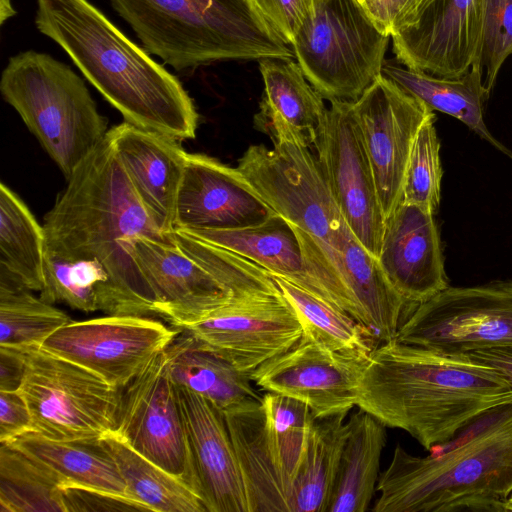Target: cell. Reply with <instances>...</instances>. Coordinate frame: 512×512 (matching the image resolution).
Returning <instances> with one entry per match:
<instances>
[{
    "instance_id": "7",
    "label": "cell",
    "mask_w": 512,
    "mask_h": 512,
    "mask_svg": "<svg viewBox=\"0 0 512 512\" xmlns=\"http://www.w3.org/2000/svg\"><path fill=\"white\" fill-rule=\"evenodd\" d=\"M0 91L66 180L109 131L84 80L49 54L27 50L12 56Z\"/></svg>"
},
{
    "instance_id": "8",
    "label": "cell",
    "mask_w": 512,
    "mask_h": 512,
    "mask_svg": "<svg viewBox=\"0 0 512 512\" xmlns=\"http://www.w3.org/2000/svg\"><path fill=\"white\" fill-rule=\"evenodd\" d=\"M236 168L275 213L319 244L345 282L342 253L354 235L309 147L294 142H278L271 149L251 145Z\"/></svg>"
},
{
    "instance_id": "27",
    "label": "cell",
    "mask_w": 512,
    "mask_h": 512,
    "mask_svg": "<svg viewBox=\"0 0 512 512\" xmlns=\"http://www.w3.org/2000/svg\"><path fill=\"white\" fill-rule=\"evenodd\" d=\"M385 444L383 423L361 408L350 416L325 512L368 509L377 487Z\"/></svg>"
},
{
    "instance_id": "15",
    "label": "cell",
    "mask_w": 512,
    "mask_h": 512,
    "mask_svg": "<svg viewBox=\"0 0 512 512\" xmlns=\"http://www.w3.org/2000/svg\"><path fill=\"white\" fill-rule=\"evenodd\" d=\"M250 376L301 339L300 318L282 292L231 301L176 327Z\"/></svg>"
},
{
    "instance_id": "46",
    "label": "cell",
    "mask_w": 512,
    "mask_h": 512,
    "mask_svg": "<svg viewBox=\"0 0 512 512\" xmlns=\"http://www.w3.org/2000/svg\"><path fill=\"white\" fill-rule=\"evenodd\" d=\"M465 355L496 371L512 388V345L479 349Z\"/></svg>"
},
{
    "instance_id": "22",
    "label": "cell",
    "mask_w": 512,
    "mask_h": 512,
    "mask_svg": "<svg viewBox=\"0 0 512 512\" xmlns=\"http://www.w3.org/2000/svg\"><path fill=\"white\" fill-rule=\"evenodd\" d=\"M434 216L401 202L385 220L378 261L406 304L416 306L450 286Z\"/></svg>"
},
{
    "instance_id": "48",
    "label": "cell",
    "mask_w": 512,
    "mask_h": 512,
    "mask_svg": "<svg viewBox=\"0 0 512 512\" xmlns=\"http://www.w3.org/2000/svg\"><path fill=\"white\" fill-rule=\"evenodd\" d=\"M504 512H512V493L504 503Z\"/></svg>"
},
{
    "instance_id": "19",
    "label": "cell",
    "mask_w": 512,
    "mask_h": 512,
    "mask_svg": "<svg viewBox=\"0 0 512 512\" xmlns=\"http://www.w3.org/2000/svg\"><path fill=\"white\" fill-rule=\"evenodd\" d=\"M482 0H426L415 21L393 35L402 65L444 78H459L478 66Z\"/></svg>"
},
{
    "instance_id": "38",
    "label": "cell",
    "mask_w": 512,
    "mask_h": 512,
    "mask_svg": "<svg viewBox=\"0 0 512 512\" xmlns=\"http://www.w3.org/2000/svg\"><path fill=\"white\" fill-rule=\"evenodd\" d=\"M262 401L277 457L290 488L313 421L307 404L295 398L267 392Z\"/></svg>"
},
{
    "instance_id": "30",
    "label": "cell",
    "mask_w": 512,
    "mask_h": 512,
    "mask_svg": "<svg viewBox=\"0 0 512 512\" xmlns=\"http://www.w3.org/2000/svg\"><path fill=\"white\" fill-rule=\"evenodd\" d=\"M122 476L128 497L156 512H207L193 488L112 432L100 439Z\"/></svg>"
},
{
    "instance_id": "29",
    "label": "cell",
    "mask_w": 512,
    "mask_h": 512,
    "mask_svg": "<svg viewBox=\"0 0 512 512\" xmlns=\"http://www.w3.org/2000/svg\"><path fill=\"white\" fill-rule=\"evenodd\" d=\"M165 352L175 385L186 387L223 411L248 398L262 399L248 375L186 332L181 331Z\"/></svg>"
},
{
    "instance_id": "44",
    "label": "cell",
    "mask_w": 512,
    "mask_h": 512,
    "mask_svg": "<svg viewBox=\"0 0 512 512\" xmlns=\"http://www.w3.org/2000/svg\"><path fill=\"white\" fill-rule=\"evenodd\" d=\"M29 431L32 418L20 391H0V443H10Z\"/></svg>"
},
{
    "instance_id": "28",
    "label": "cell",
    "mask_w": 512,
    "mask_h": 512,
    "mask_svg": "<svg viewBox=\"0 0 512 512\" xmlns=\"http://www.w3.org/2000/svg\"><path fill=\"white\" fill-rule=\"evenodd\" d=\"M7 444L43 466L62 488L82 487L128 497L125 482L100 440H51L29 431Z\"/></svg>"
},
{
    "instance_id": "47",
    "label": "cell",
    "mask_w": 512,
    "mask_h": 512,
    "mask_svg": "<svg viewBox=\"0 0 512 512\" xmlns=\"http://www.w3.org/2000/svg\"><path fill=\"white\" fill-rule=\"evenodd\" d=\"M16 11L13 9L10 0H0V24L3 25L4 22L15 16Z\"/></svg>"
},
{
    "instance_id": "45",
    "label": "cell",
    "mask_w": 512,
    "mask_h": 512,
    "mask_svg": "<svg viewBox=\"0 0 512 512\" xmlns=\"http://www.w3.org/2000/svg\"><path fill=\"white\" fill-rule=\"evenodd\" d=\"M26 369L23 349L0 346V391L19 390Z\"/></svg>"
},
{
    "instance_id": "34",
    "label": "cell",
    "mask_w": 512,
    "mask_h": 512,
    "mask_svg": "<svg viewBox=\"0 0 512 512\" xmlns=\"http://www.w3.org/2000/svg\"><path fill=\"white\" fill-rule=\"evenodd\" d=\"M273 278L297 312L303 331L327 348L364 356L375 348L372 333L348 313L282 277Z\"/></svg>"
},
{
    "instance_id": "35",
    "label": "cell",
    "mask_w": 512,
    "mask_h": 512,
    "mask_svg": "<svg viewBox=\"0 0 512 512\" xmlns=\"http://www.w3.org/2000/svg\"><path fill=\"white\" fill-rule=\"evenodd\" d=\"M40 298L49 304L61 302L86 313L101 310L117 315L108 275L94 261L66 260L45 252Z\"/></svg>"
},
{
    "instance_id": "17",
    "label": "cell",
    "mask_w": 512,
    "mask_h": 512,
    "mask_svg": "<svg viewBox=\"0 0 512 512\" xmlns=\"http://www.w3.org/2000/svg\"><path fill=\"white\" fill-rule=\"evenodd\" d=\"M115 433L194 490L178 392L168 372L165 350L123 389Z\"/></svg>"
},
{
    "instance_id": "42",
    "label": "cell",
    "mask_w": 512,
    "mask_h": 512,
    "mask_svg": "<svg viewBox=\"0 0 512 512\" xmlns=\"http://www.w3.org/2000/svg\"><path fill=\"white\" fill-rule=\"evenodd\" d=\"M377 28L392 37L410 26L426 0H357Z\"/></svg>"
},
{
    "instance_id": "20",
    "label": "cell",
    "mask_w": 512,
    "mask_h": 512,
    "mask_svg": "<svg viewBox=\"0 0 512 512\" xmlns=\"http://www.w3.org/2000/svg\"><path fill=\"white\" fill-rule=\"evenodd\" d=\"M275 214L237 168L187 152L174 230L240 229L261 224Z\"/></svg>"
},
{
    "instance_id": "25",
    "label": "cell",
    "mask_w": 512,
    "mask_h": 512,
    "mask_svg": "<svg viewBox=\"0 0 512 512\" xmlns=\"http://www.w3.org/2000/svg\"><path fill=\"white\" fill-rule=\"evenodd\" d=\"M264 93L254 127L272 143L294 142L310 147L327 107L292 59L259 60Z\"/></svg>"
},
{
    "instance_id": "3",
    "label": "cell",
    "mask_w": 512,
    "mask_h": 512,
    "mask_svg": "<svg viewBox=\"0 0 512 512\" xmlns=\"http://www.w3.org/2000/svg\"><path fill=\"white\" fill-rule=\"evenodd\" d=\"M35 25L56 42L125 122L179 141L194 139L195 104L179 79L89 0H36Z\"/></svg>"
},
{
    "instance_id": "12",
    "label": "cell",
    "mask_w": 512,
    "mask_h": 512,
    "mask_svg": "<svg viewBox=\"0 0 512 512\" xmlns=\"http://www.w3.org/2000/svg\"><path fill=\"white\" fill-rule=\"evenodd\" d=\"M181 231L238 253L361 323L360 311L338 269L310 235L280 215L240 229Z\"/></svg>"
},
{
    "instance_id": "21",
    "label": "cell",
    "mask_w": 512,
    "mask_h": 512,
    "mask_svg": "<svg viewBox=\"0 0 512 512\" xmlns=\"http://www.w3.org/2000/svg\"><path fill=\"white\" fill-rule=\"evenodd\" d=\"M193 487L207 512H249L244 483L223 410L176 385Z\"/></svg>"
},
{
    "instance_id": "5",
    "label": "cell",
    "mask_w": 512,
    "mask_h": 512,
    "mask_svg": "<svg viewBox=\"0 0 512 512\" xmlns=\"http://www.w3.org/2000/svg\"><path fill=\"white\" fill-rule=\"evenodd\" d=\"M143 48L177 71L219 61L292 59L248 0H110Z\"/></svg>"
},
{
    "instance_id": "14",
    "label": "cell",
    "mask_w": 512,
    "mask_h": 512,
    "mask_svg": "<svg viewBox=\"0 0 512 512\" xmlns=\"http://www.w3.org/2000/svg\"><path fill=\"white\" fill-rule=\"evenodd\" d=\"M312 145L352 234L378 259L385 217L353 102H330Z\"/></svg>"
},
{
    "instance_id": "11",
    "label": "cell",
    "mask_w": 512,
    "mask_h": 512,
    "mask_svg": "<svg viewBox=\"0 0 512 512\" xmlns=\"http://www.w3.org/2000/svg\"><path fill=\"white\" fill-rule=\"evenodd\" d=\"M394 340L446 355L512 345V280L447 287L416 305Z\"/></svg>"
},
{
    "instance_id": "1",
    "label": "cell",
    "mask_w": 512,
    "mask_h": 512,
    "mask_svg": "<svg viewBox=\"0 0 512 512\" xmlns=\"http://www.w3.org/2000/svg\"><path fill=\"white\" fill-rule=\"evenodd\" d=\"M45 252L97 262L108 275L117 315H157V300L131 240L165 241L125 173L109 131L67 180L44 217Z\"/></svg>"
},
{
    "instance_id": "2",
    "label": "cell",
    "mask_w": 512,
    "mask_h": 512,
    "mask_svg": "<svg viewBox=\"0 0 512 512\" xmlns=\"http://www.w3.org/2000/svg\"><path fill=\"white\" fill-rule=\"evenodd\" d=\"M357 406L404 430L426 450L446 443L487 410L512 402V388L465 354L446 355L395 340L369 354Z\"/></svg>"
},
{
    "instance_id": "13",
    "label": "cell",
    "mask_w": 512,
    "mask_h": 512,
    "mask_svg": "<svg viewBox=\"0 0 512 512\" xmlns=\"http://www.w3.org/2000/svg\"><path fill=\"white\" fill-rule=\"evenodd\" d=\"M181 333L149 316L108 315L71 321L41 348L126 388Z\"/></svg>"
},
{
    "instance_id": "32",
    "label": "cell",
    "mask_w": 512,
    "mask_h": 512,
    "mask_svg": "<svg viewBox=\"0 0 512 512\" xmlns=\"http://www.w3.org/2000/svg\"><path fill=\"white\" fill-rule=\"evenodd\" d=\"M345 283L361 314V324L379 341L394 340L405 301L384 274L379 261L354 237L344 247Z\"/></svg>"
},
{
    "instance_id": "9",
    "label": "cell",
    "mask_w": 512,
    "mask_h": 512,
    "mask_svg": "<svg viewBox=\"0 0 512 512\" xmlns=\"http://www.w3.org/2000/svg\"><path fill=\"white\" fill-rule=\"evenodd\" d=\"M388 41L357 0H322L291 48L324 99L354 102L381 74Z\"/></svg>"
},
{
    "instance_id": "33",
    "label": "cell",
    "mask_w": 512,
    "mask_h": 512,
    "mask_svg": "<svg viewBox=\"0 0 512 512\" xmlns=\"http://www.w3.org/2000/svg\"><path fill=\"white\" fill-rule=\"evenodd\" d=\"M347 414L311 422L293 477L289 512H325L336 466L347 434Z\"/></svg>"
},
{
    "instance_id": "43",
    "label": "cell",
    "mask_w": 512,
    "mask_h": 512,
    "mask_svg": "<svg viewBox=\"0 0 512 512\" xmlns=\"http://www.w3.org/2000/svg\"><path fill=\"white\" fill-rule=\"evenodd\" d=\"M63 499L66 512L148 511L125 495L82 487H63Z\"/></svg>"
},
{
    "instance_id": "37",
    "label": "cell",
    "mask_w": 512,
    "mask_h": 512,
    "mask_svg": "<svg viewBox=\"0 0 512 512\" xmlns=\"http://www.w3.org/2000/svg\"><path fill=\"white\" fill-rule=\"evenodd\" d=\"M71 321L65 312L34 296L31 290L0 280V346L41 347Z\"/></svg>"
},
{
    "instance_id": "36",
    "label": "cell",
    "mask_w": 512,
    "mask_h": 512,
    "mask_svg": "<svg viewBox=\"0 0 512 512\" xmlns=\"http://www.w3.org/2000/svg\"><path fill=\"white\" fill-rule=\"evenodd\" d=\"M0 512H66L58 480L8 444L0 446Z\"/></svg>"
},
{
    "instance_id": "23",
    "label": "cell",
    "mask_w": 512,
    "mask_h": 512,
    "mask_svg": "<svg viewBox=\"0 0 512 512\" xmlns=\"http://www.w3.org/2000/svg\"><path fill=\"white\" fill-rule=\"evenodd\" d=\"M109 134L142 205L163 234L173 231L187 155L180 141L127 122L114 126Z\"/></svg>"
},
{
    "instance_id": "10",
    "label": "cell",
    "mask_w": 512,
    "mask_h": 512,
    "mask_svg": "<svg viewBox=\"0 0 512 512\" xmlns=\"http://www.w3.org/2000/svg\"><path fill=\"white\" fill-rule=\"evenodd\" d=\"M23 350L26 369L19 391L33 432L51 440L97 441L116 431L123 389L41 347Z\"/></svg>"
},
{
    "instance_id": "16",
    "label": "cell",
    "mask_w": 512,
    "mask_h": 512,
    "mask_svg": "<svg viewBox=\"0 0 512 512\" xmlns=\"http://www.w3.org/2000/svg\"><path fill=\"white\" fill-rule=\"evenodd\" d=\"M353 111L386 220L401 203L416 135L435 113L383 74L353 102Z\"/></svg>"
},
{
    "instance_id": "18",
    "label": "cell",
    "mask_w": 512,
    "mask_h": 512,
    "mask_svg": "<svg viewBox=\"0 0 512 512\" xmlns=\"http://www.w3.org/2000/svg\"><path fill=\"white\" fill-rule=\"evenodd\" d=\"M368 356L332 351L303 331L297 344L249 378L267 392L304 402L313 418L321 419L357 406L356 386Z\"/></svg>"
},
{
    "instance_id": "41",
    "label": "cell",
    "mask_w": 512,
    "mask_h": 512,
    "mask_svg": "<svg viewBox=\"0 0 512 512\" xmlns=\"http://www.w3.org/2000/svg\"><path fill=\"white\" fill-rule=\"evenodd\" d=\"M322 0H248L251 7L284 43L291 46L305 21Z\"/></svg>"
},
{
    "instance_id": "24",
    "label": "cell",
    "mask_w": 512,
    "mask_h": 512,
    "mask_svg": "<svg viewBox=\"0 0 512 512\" xmlns=\"http://www.w3.org/2000/svg\"><path fill=\"white\" fill-rule=\"evenodd\" d=\"M223 412L249 512H289V486L269 432L262 399L248 398Z\"/></svg>"
},
{
    "instance_id": "31",
    "label": "cell",
    "mask_w": 512,
    "mask_h": 512,
    "mask_svg": "<svg viewBox=\"0 0 512 512\" xmlns=\"http://www.w3.org/2000/svg\"><path fill=\"white\" fill-rule=\"evenodd\" d=\"M45 232L7 185H0V280L41 291L44 286Z\"/></svg>"
},
{
    "instance_id": "40",
    "label": "cell",
    "mask_w": 512,
    "mask_h": 512,
    "mask_svg": "<svg viewBox=\"0 0 512 512\" xmlns=\"http://www.w3.org/2000/svg\"><path fill=\"white\" fill-rule=\"evenodd\" d=\"M483 22L478 66L485 68L491 92L499 70L512 54V0H482Z\"/></svg>"
},
{
    "instance_id": "39",
    "label": "cell",
    "mask_w": 512,
    "mask_h": 512,
    "mask_svg": "<svg viewBox=\"0 0 512 512\" xmlns=\"http://www.w3.org/2000/svg\"><path fill=\"white\" fill-rule=\"evenodd\" d=\"M436 116L419 129L409 156L402 190V203L416 205L436 214L441 201L443 169Z\"/></svg>"
},
{
    "instance_id": "4",
    "label": "cell",
    "mask_w": 512,
    "mask_h": 512,
    "mask_svg": "<svg viewBox=\"0 0 512 512\" xmlns=\"http://www.w3.org/2000/svg\"><path fill=\"white\" fill-rule=\"evenodd\" d=\"M427 456L396 445L374 512H504L512 493V402L477 416Z\"/></svg>"
},
{
    "instance_id": "26",
    "label": "cell",
    "mask_w": 512,
    "mask_h": 512,
    "mask_svg": "<svg viewBox=\"0 0 512 512\" xmlns=\"http://www.w3.org/2000/svg\"><path fill=\"white\" fill-rule=\"evenodd\" d=\"M381 74L433 111H440L458 119L482 140L512 157V152L491 134L485 124L484 104L490 91L484 85L480 66H472L459 78H444L389 60L384 61Z\"/></svg>"
},
{
    "instance_id": "6",
    "label": "cell",
    "mask_w": 512,
    "mask_h": 512,
    "mask_svg": "<svg viewBox=\"0 0 512 512\" xmlns=\"http://www.w3.org/2000/svg\"><path fill=\"white\" fill-rule=\"evenodd\" d=\"M165 235V241L138 236L130 246L155 294L157 316L173 327L271 291L268 272L238 253L181 230Z\"/></svg>"
}]
</instances>
